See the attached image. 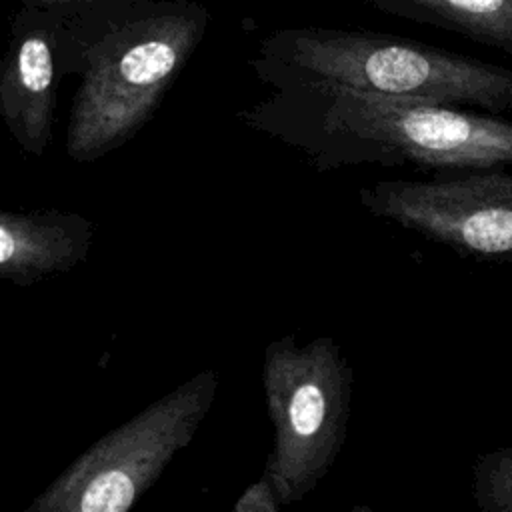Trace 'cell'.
<instances>
[{"label": "cell", "instance_id": "obj_6", "mask_svg": "<svg viewBox=\"0 0 512 512\" xmlns=\"http://www.w3.org/2000/svg\"><path fill=\"white\" fill-rule=\"evenodd\" d=\"M360 204L462 256L512 258V174L438 172L428 180H380L360 188Z\"/></svg>", "mask_w": 512, "mask_h": 512}, {"label": "cell", "instance_id": "obj_10", "mask_svg": "<svg viewBox=\"0 0 512 512\" xmlns=\"http://www.w3.org/2000/svg\"><path fill=\"white\" fill-rule=\"evenodd\" d=\"M472 498L480 512H512V444L474 458Z\"/></svg>", "mask_w": 512, "mask_h": 512}, {"label": "cell", "instance_id": "obj_7", "mask_svg": "<svg viewBox=\"0 0 512 512\" xmlns=\"http://www.w3.org/2000/svg\"><path fill=\"white\" fill-rule=\"evenodd\" d=\"M66 18L60 6L20 4L0 64V116L14 144L44 156L54 136L58 42Z\"/></svg>", "mask_w": 512, "mask_h": 512}, {"label": "cell", "instance_id": "obj_12", "mask_svg": "<svg viewBox=\"0 0 512 512\" xmlns=\"http://www.w3.org/2000/svg\"><path fill=\"white\" fill-rule=\"evenodd\" d=\"M20 4H30V6H60V8H78L86 4H96V2H108V0H18Z\"/></svg>", "mask_w": 512, "mask_h": 512}, {"label": "cell", "instance_id": "obj_1", "mask_svg": "<svg viewBox=\"0 0 512 512\" xmlns=\"http://www.w3.org/2000/svg\"><path fill=\"white\" fill-rule=\"evenodd\" d=\"M240 122L296 148L318 172L356 166L476 172L512 166V120L334 86L272 90Z\"/></svg>", "mask_w": 512, "mask_h": 512}, {"label": "cell", "instance_id": "obj_8", "mask_svg": "<svg viewBox=\"0 0 512 512\" xmlns=\"http://www.w3.org/2000/svg\"><path fill=\"white\" fill-rule=\"evenodd\" d=\"M94 234V222L78 212L2 210L0 278L24 288L68 272L88 258Z\"/></svg>", "mask_w": 512, "mask_h": 512}, {"label": "cell", "instance_id": "obj_13", "mask_svg": "<svg viewBox=\"0 0 512 512\" xmlns=\"http://www.w3.org/2000/svg\"><path fill=\"white\" fill-rule=\"evenodd\" d=\"M350 512H374V510L368 506H354Z\"/></svg>", "mask_w": 512, "mask_h": 512}, {"label": "cell", "instance_id": "obj_2", "mask_svg": "<svg viewBox=\"0 0 512 512\" xmlns=\"http://www.w3.org/2000/svg\"><path fill=\"white\" fill-rule=\"evenodd\" d=\"M212 22L196 0H108L66 8L60 76L78 78L66 154L96 162L128 144L156 114Z\"/></svg>", "mask_w": 512, "mask_h": 512}, {"label": "cell", "instance_id": "obj_3", "mask_svg": "<svg viewBox=\"0 0 512 512\" xmlns=\"http://www.w3.org/2000/svg\"><path fill=\"white\" fill-rule=\"evenodd\" d=\"M270 86H334L512 116V68L414 38L322 26L278 28L248 60Z\"/></svg>", "mask_w": 512, "mask_h": 512}, {"label": "cell", "instance_id": "obj_9", "mask_svg": "<svg viewBox=\"0 0 512 512\" xmlns=\"http://www.w3.org/2000/svg\"><path fill=\"white\" fill-rule=\"evenodd\" d=\"M374 10L460 34L512 58V0H362Z\"/></svg>", "mask_w": 512, "mask_h": 512}, {"label": "cell", "instance_id": "obj_5", "mask_svg": "<svg viewBox=\"0 0 512 512\" xmlns=\"http://www.w3.org/2000/svg\"><path fill=\"white\" fill-rule=\"evenodd\" d=\"M218 388L202 370L82 452L24 512H128L194 438Z\"/></svg>", "mask_w": 512, "mask_h": 512}, {"label": "cell", "instance_id": "obj_11", "mask_svg": "<svg viewBox=\"0 0 512 512\" xmlns=\"http://www.w3.org/2000/svg\"><path fill=\"white\" fill-rule=\"evenodd\" d=\"M280 506L282 504H280L270 480L264 474L260 480L250 484L240 494V498L234 502L230 512H278Z\"/></svg>", "mask_w": 512, "mask_h": 512}, {"label": "cell", "instance_id": "obj_4", "mask_svg": "<svg viewBox=\"0 0 512 512\" xmlns=\"http://www.w3.org/2000/svg\"><path fill=\"white\" fill-rule=\"evenodd\" d=\"M262 382L274 428L264 474L286 506L306 498L340 454L350 418L352 368L330 336L298 346L288 334L266 346Z\"/></svg>", "mask_w": 512, "mask_h": 512}]
</instances>
